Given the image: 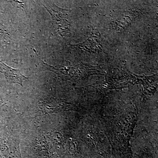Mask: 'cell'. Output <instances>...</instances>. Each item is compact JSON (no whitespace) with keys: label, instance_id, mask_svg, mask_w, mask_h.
I'll return each mask as SVG.
<instances>
[{"label":"cell","instance_id":"obj_1","mask_svg":"<svg viewBox=\"0 0 158 158\" xmlns=\"http://www.w3.org/2000/svg\"><path fill=\"white\" fill-rule=\"evenodd\" d=\"M0 72L4 74L9 83H17L22 86H23V82L29 79V77L23 74L20 69L11 68L1 61Z\"/></svg>","mask_w":158,"mask_h":158}]
</instances>
